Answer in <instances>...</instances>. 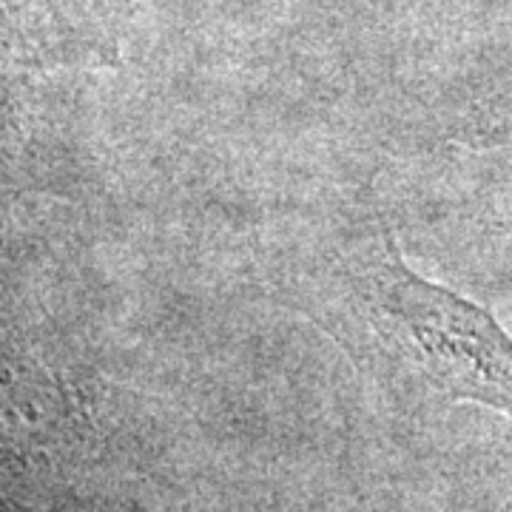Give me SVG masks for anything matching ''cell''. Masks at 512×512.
Segmentation results:
<instances>
[{
    "label": "cell",
    "instance_id": "cell-1",
    "mask_svg": "<svg viewBox=\"0 0 512 512\" xmlns=\"http://www.w3.org/2000/svg\"><path fill=\"white\" fill-rule=\"evenodd\" d=\"M328 296L342 345L399 402H470L512 419V339L484 308L416 274L387 231L336 254Z\"/></svg>",
    "mask_w": 512,
    "mask_h": 512
}]
</instances>
